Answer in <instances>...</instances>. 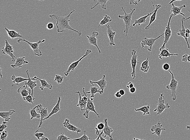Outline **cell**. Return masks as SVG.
<instances>
[{
    "instance_id": "cell-1",
    "label": "cell",
    "mask_w": 190,
    "mask_h": 140,
    "mask_svg": "<svg viewBox=\"0 0 190 140\" xmlns=\"http://www.w3.org/2000/svg\"><path fill=\"white\" fill-rule=\"evenodd\" d=\"M75 12V10H73L70 12V13L67 16H62L60 17L55 14L49 15V17L53 20L56 21V26L57 28V32L62 33L67 31H71L77 33L79 36L82 35V32L80 31H78L74 29L70 25V17L71 14Z\"/></svg>"
},
{
    "instance_id": "cell-2",
    "label": "cell",
    "mask_w": 190,
    "mask_h": 140,
    "mask_svg": "<svg viewBox=\"0 0 190 140\" xmlns=\"http://www.w3.org/2000/svg\"><path fill=\"white\" fill-rule=\"evenodd\" d=\"M122 10L124 11L125 14L123 16H121V15H119L118 16V17L119 18L123 19L124 21L125 22V31H124V32L125 33V37H126L127 36L128 31H129V29L130 28L131 25L132 21V16H133V13H134L135 10H136V9H131V12L129 13H126V11H125L123 7H122Z\"/></svg>"
},
{
    "instance_id": "cell-3",
    "label": "cell",
    "mask_w": 190,
    "mask_h": 140,
    "mask_svg": "<svg viewBox=\"0 0 190 140\" xmlns=\"http://www.w3.org/2000/svg\"><path fill=\"white\" fill-rule=\"evenodd\" d=\"M169 72L172 75V79L170 83L168 85L166 86V89L171 90V97L173 101H176L177 98V89L178 86V82L175 79L174 75L173 72L170 70H169Z\"/></svg>"
},
{
    "instance_id": "cell-4",
    "label": "cell",
    "mask_w": 190,
    "mask_h": 140,
    "mask_svg": "<svg viewBox=\"0 0 190 140\" xmlns=\"http://www.w3.org/2000/svg\"><path fill=\"white\" fill-rule=\"evenodd\" d=\"M21 41H24L30 45V47H31L34 53H35V56H39V57H41L42 56V52L39 49V45L40 44L44 42L45 41V39L39 40L38 42H29L28 41L26 40V39H22V38H20L17 41L18 43H20Z\"/></svg>"
},
{
    "instance_id": "cell-5",
    "label": "cell",
    "mask_w": 190,
    "mask_h": 140,
    "mask_svg": "<svg viewBox=\"0 0 190 140\" xmlns=\"http://www.w3.org/2000/svg\"><path fill=\"white\" fill-rule=\"evenodd\" d=\"M164 98L165 97L163 94H161L158 101L157 108L154 110V112H157V116L161 115L165 109H169L170 108V105L168 104H165L164 100L163 99V98Z\"/></svg>"
},
{
    "instance_id": "cell-6",
    "label": "cell",
    "mask_w": 190,
    "mask_h": 140,
    "mask_svg": "<svg viewBox=\"0 0 190 140\" xmlns=\"http://www.w3.org/2000/svg\"><path fill=\"white\" fill-rule=\"evenodd\" d=\"M173 17V14L172 13L170 15V17H169L168 22L167 24V25L166 27V30L165 31V37H164V42L163 45H162V47L160 48L159 51L162 50L164 48L166 47V44L168 42L169 39L172 36V31L171 28L170 27V22L171 21L172 18Z\"/></svg>"
},
{
    "instance_id": "cell-7",
    "label": "cell",
    "mask_w": 190,
    "mask_h": 140,
    "mask_svg": "<svg viewBox=\"0 0 190 140\" xmlns=\"http://www.w3.org/2000/svg\"><path fill=\"white\" fill-rule=\"evenodd\" d=\"M164 32L162 34V35L158 36L156 38H148L147 37H144L143 38L141 42V47L144 48L145 46H148V50L149 51L151 52L152 51V47L153 46L154 44L155 43L156 41L158 40L162 36L164 35Z\"/></svg>"
},
{
    "instance_id": "cell-8",
    "label": "cell",
    "mask_w": 190,
    "mask_h": 140,
    "mask_svg": "<svg viewBox=\"0 0 190 140\" xmlns=\"http://www.w3.org/2000/svg\"><path fill=\"white\" fill-rule=\"evenodd\" d=\"M91 53V51L89 50V49H87V50H86V53H85V54L81 58H80L78 61H74V62H73L72 64H70L68 70H67L65 72H64V74L65 76H68L70 72H74V71H75V69L77 68V67L78 66L80 62L82 61V60H83L84 58H85V57H86L87 56H89V55Z\"/></svg>"
},
{
    "instance_id": "cell-9",
    "label": "cell",
    "mask_w": 190,
    "mask_h": 140,
    "mask_svg": "<svg viewBox=\"0 0 190 140\" xmlns=\"http://www.w3.org/2000/svg\"><path fill=\"white\" fill-rule=\"evenodd\" d=\"M93 98H89L88 97V100L87 104L86 109H85V112L83 114V116L85 117V118L87 119H89V113L90 112H93L96 114L98 118H100V115L98 113L96 112L94 104Z\"/></svg>"
},
{
    "instance_id": "cell-10",
    "label": "cell",
    "mask_w": 190,
    "mask_h": 140,
    "mask_svg": "<svg viewBox=\"0 0 190 140\" xmlns=\"http://www.w3.org/2000/svg\"><path fill=\"white\" fill-rule=\"evenodd\" d=\"M13 46L11 45L7 40H5V46L3 47L2 52L3 55H8L10 56L12 61L15 62L16 61V58L13 54Z\"/></svg>"
},
{
    "instance_id": "cell-11",
    "label": "cell",
    "mask_w": 190,
    "mask_h": 140,
    "mask_svg": "<svg viewBox=\"0 0 190 140\" xmlns=\"http://www.w3.org/2000/svg\"><path fill=\"white\" fill-rule=\"evenodd\" d=\"M136 51L134 50H132L131 55L132 57L131 60V63L132 68V72L131 73V75L132 78L133 79H135L136 78V68L137 64H139L140 62L137 61V55Z\"/></svg>"
},
{
    "instance_id": "cell-12",
    "label": "cell",
    "mask_w": 190,
    "mask_h": 140,
    "mask_svg": "<svg viewBox=\"0 0 190 140\" xmlns=\"http://www.w3.org/2000/svg\"><path fill=\"white\" fill-rule=\"evenodd\" d=\"M38 105V108H37V109H38L39 113L41 115L40 123L39 126L38 130V131H39V128L42 127L43 123V119H44L45 118L49 116V112H48V109L47 108H43L42 104H39Z\"/></svg>"
},
{
    "instance_id": "cell-13",
    "label": "cell",
    "mask_w": 190,
    "mask_h": 140,
    "mask_svg": "<svg viewBox=\"0 0 190 140\" xmlns=\"http://www.w3.org/2000/svg\"><path fill=\"white\" fill-rule=\"evenodd\" d=\"M99 34H99L98 32H97V31H93V33H92L91 36H89L87 35L86 37L88 38V40H89V42L90 44L96 46L98 50L99 53H100V54H101V51H100L98 45L97 38V37L98 36Z\"/></svg>"
},
{
    "instance_id": "cell-14",
    "label": "cell",
    "mask_w": 190,
    "mask_h": 140,
    "mask_svg": "<svg viewBox=\"0 0 190 140\" xmlns=\"http://www.w3.org/2000/svg\"><path fill=\"white\" fill-rule=\"evenodd\" d=\"M26 73H27V75H28V80H27V82H26L25 83V85L28 88H29L30 89H31V95L33 97V90L34 88L38 86L37 82H36L35 80H38L35 79L34 78H32V79L30 78L29 75L28 70H27L26 71Z\"/></svg>"
},
{
    "instance_id": "cell-15",
    "label": "cell",
    "mask_w": 190,
    "mask_h": 140,
    "mask_svg": "<svg viewBox=\"0 0 190 140\" xmlns=\"http://www.w3.org/2000/svg\"><path fill=\"white\" fill-rule=\"evenodd\" d=\"M166 129L162 128V125L159 121L156 124L153 126L151 128V131L152 132V134H156L157 136H161L162 130H166Z\"/></svg>"
},
{
    "instance_id": "cell-16",
    "label": "cell",
    "mask_w": 190,
    "mask_h": 140,
    "mask_svg": "<svg viewBox=\"0 0 190 140\" xmlns=\"http://www.w3.org/2000/svg\"><path fill=\"white\" fill-rule=\"evenodd\" d=\"M107 118L104 119V124L105 127L103 131L104 132V138H105L106 137H108L110 138V140H111L113 139V138L112 136L111 135V133L113 132L112 128L110 127L107 123Z\"/></svg>"
},
{
    "instance_id": "cell-17",
    "label": "cell",
    "mask_w": 190,
    "mask_h": 140,
    "mask_svg": "<svg viewBox=\"0 0 190 140\" xmlns=\"http://www.w3.org/2000/svg\"><path fill=\"white\" fill-rule=\"evenodd\" d=\"M63 124L64 127H65L66 128L68 129L70 131H72L73 132H76L78 135L79 134H78L79 133H81L82 132V130L79 128L75 127V126L70 123L69 119H65Z\"/></svg>"
},
{
    "instance_id": "cell-18",
    "label": "cell",
    "mask_w": 190,
    "mask_h": 140,
    "mask_svg": "<svg viewBox=\"0 0 190 140\" xmlns=\"http://www.w3.org/2000/svg\"><path fill=\"white\" fill-rule=\"evenodd\" d=\"M107 27V34L108 38L110 40V45L111 46H115L116 45L115 42H114V37L116 35L115 31H113V29L111 26L108 25L106 26Z\"/></svg>"
},
{
    "instance_id": "cell-19",
    "label": "cell",
    "mask_w": 190,
    "mask_h": 140,
    "mask_svg": "<svg viewBox=\"0 0 190 140\" xmlns=\"http://www.w3.org/2000/svg\"><path fill=\"white\" fill-rule=\"evenodd\" d=\"M162 5L160 4H158L155 5V11L153 12V13L152 15H151V18H150V20L148 26L145 27L146 30H148L150 29V28H151V25L155 22L156 20V15L157 11L160 8L162 7Z\"/></svg>"
},
{
    "instance_id": "cell-20",
    "label": "cell",
    "mask_w": 190,
    "mask_h": 140,
    "mask_svg": "<svg viewBox=\"0 0 190 140\" xmlns=\"http://www.w3.org/2000/svg\"><path fill=\"white\" fill-rule=\"evenodd\" d=\"M172 8L171 9L170 12H172L173 15V17H175L177 15H181L182 16H185V15L181 12L182 9L183 8L186 7V5L184 4L182 6L180 7H176L175 6L174 3H172Z\"/></svg>"
},
{
    "instance_id": "cell-21",
    "label": "cell",
    "mask_w": 190,
    "mask_h": 140,
    "mask_svg": "<svg viewBox=\"0 0 190 140\" xmlns=\"http://www.w3.org/2000/svg\"><path fill=\"white\" fill-rule=\"evenodd\" d=\"M184 22H185V18L182 17L181 20L182 22V27L179 30V31L178 33H177V35L179 36H182L183 38H184L186 42H187V46L188 49H190V46L189 43L188 42V38H187L185 36L186 33V29L184 26Z\"/></svg>"
},
{
    "instance_id": "cell-22",
    "label": "cell",
    "mask_w": 190,
    "mask_h": 140,
    "mask_svg": "<svg viewBox=\"0 0 190 140\" xmlns=\"http://www.w3.org/2000/svg\"><path fill=\"white\" fill-rule=\"evenodd\" d=\"M105 75H103L102 78L100 80L97 81H93L90 80V83L91 84H93V85L94 84L98 85L100 86V89H101L103 93H104V89L107 87V82L105 80Z\"/></svg>"
},
{
    "instance_id": "cell-23",
    "label": "cell",
    "mask_w": 190,
    "mask_h": 140,
    "mask_svg": "<svg viewBox=\"0 0 190 140\" xmlns=\"http://www.w3.org/2000/svg\"><path fill=\"white\" fill-rule=\"evenodd\" d=\"M61 98L60 96H59L58 97V101H57V104H56L55 106L54 107L53 109H52L51 112L49 114V116L45 118L44 119H43V121H44L45 120H48L51 118L52 116L55 114H56L59 112L61 109V107H60V102L61 101Z\"/></svg>"
},
{
    "instance_id": "cell-24",
    "label": "cell",
    "mask_w": 190,
    "mask_h": 140,
    "mask_svg": "<svg viewBox=\"0 0 190 140\" xmlns=\"http://www.w3.org/2000/svg\"><path fill=\"white\" fill-rule=\"evenodd\" d=\"M25 57H20L16 59V62L14 64H12L11 66L12 68H21L24 64H28V61H25Z\"/></svg>"
},
{
    "instance_id": "cell-25",
    "label": "cell",
    "mask_w": 190,
    "mask_h": 140,
    "mask_svg": "<svg viewBox=\"0 0 190 140\" xmlns=\"http://www.w3.org/2000/svg\"><path fill=\"white\" fill-rule=\"evenodd\" d=\"M178 56L179 55L177 54H172V53H169L168 49L165 47L162 50L160 51V53L158 56H159V58L161 60H162L164 57H170L171 56Z\"/></svg>"
},
{
    "instance_id": "cell-26",
    "label": "cell",
    "mask_w": 190,
    "mask_h": 140,
    "mask_svg": "<svg viewBox=\"0 0 190 140\" xmlns=\"http://www.w3.org/2000/svg\"><path fill=\"white\" fill-rule=\"evenodd\" d=\"M5 29L7 32L9 38H11L13 40H14L15 38H22L23 37V35H21L19 33L16 32L14 30H9L6 27H5Z\"/></svg>"
},
{
    "instance_id": "cell-27",
    "label": "cell",
    "mask_w": 190,
    "mask_h": 140,
    "mask_svg": "<svg viewBox=\"0 0 190 140\" xmlns=\"http://www.w3.org/2000/svg\"><path fill=\"white\" fill-rule=\"evenodd\" d=\"M99 93L100 94H102L103 91L100 89H99L96 86H93L90 87V90L89 92H87V94H91L90 98H94L96 97L95 94L96 93Z\"/></svg>"
},
{
    "instance_id": "cell-28",
    "label": "cell",
    "mask_w": 190,
    "mask_h": 140,
    "mask_svg": "<svg viewBox=\"0 0 190 140\" xmlns=\"http://www.w3.org/2000/svg\"><path fill=\"white\" fill-rule=\"evenodd\" d=\"M34 78L35 79H38V80H39L40 81L41 86L39 87V88L41 89V90H43L45 88H47L49 89L50 90H52L53 89V86H52V84H49L48 83L45 79H41L36 76H34Z\"/></svg>"
},
{
    "instance_id": "cell-29",
    "label": "cell",
    "mask_w": 190,
    "mask_h": 140,
    "mask_svg": "<svg viewBox=\"0 0 190 140\" xmlns=\"http://www.w3.org/2000/svg\"><path fill=\"white\" fill-rule=\"evenodd\" d=\"M28 87L26 86L25 85L22 87L19 88L18 90V93H20V94L22 96V97H24L28 96L30 94H31V89H29V90H27V89Z\"/></svg>"
},
{
    "instance_id": "cell-30",
    "label": "cell",
    "mask_w": 190,
    "mask_h": 140,
    "mask_svg": "<svg viewBox=\"0 0 190 140\" xmlns=\"http://www.w3.org/2000/svg\"><path fill=\"white\" fill-rule=\"evenodd\" d=\"M16 112L14 110L12 109L8 112H0V116L6 121L9 122L11 119L10 116Z\"/></svg>"
},
{
    "instance_id": "cell-31",
    "label": "cell",
    "mask_w": 190,
    "mask_h": 140,
    "mask_svg": "<svg viewBox=\"0 0 190 140\" xmlns=\"http://www.w3.org/2000/svg\"><path fill=\"white\" fill-rule=\"evenodd\" d=\"M153 12L152 13H148L147 15H146L145 16H143L140 18L138 19V20H135V22L134 24H133V27H135L136 25H138V26H140L141 24H145L146 22V20L147 18L149 16H151V15L152 14Z\"/></svg>"
},
{
    "instance_id": "cell-32",
    "label": "cell",
    "mask_w": 190,
    "mask_h": 140,
    "mask_svg": "<svg viewBox=\"0 0 190 140\" xmlns=\"http://www.w3.org/2000/svg\"><path fill=\"white\" fill-rule=\"evenodd\" d=\"M149 57L148 56L146 60L143 61L141 63V67H140V70L144 73L148 72L150 69V66L149 65Z\"/></svg>"
},
{
    "instance_id": "cell-33",
    "label": "cell",
    "mask_w": 190,
    "mask_h": 140,
    "mask_svg": "<svg viewBox=\"0 0 190 140\" xmlns=\"http://www.w3.org/2000/svg\"><path fill=\"white\" fill-rule=\"evenodd\" d=\"M150 107L149 105H146V106H144L141 107V108H135V111L136 112H142L143 113V115L145 116V115H148L150 114Z\"/></svg>"
},
{
    "instance_id": "cell-34",
    "label": "cell",
    "mask_w": 190,
    "mask_h": 140,
    "mask_svg": "<svg viewBox=\"0 0 190 140\" xmlns=\"http://www.w3.org/2000/svg\"><path fill=\"white\" fill-rule=\"evenodd\" d=\"M11 79L13 80L12 82L13 83L16 84L17 85H19V84L20 83L26 81L28 80V79H26V78L22 77L20 76L16 77L14 74H13Z\"/></svg>"
},
{
    "instance_id": "cell-35",
    "label": "cell",
    "mask_w": 190,
    "mask_h": 140,
    "mask_svg": "<svg viewBox=\"0 0 190 140\" xmlns=\"http://www.w3.org/2000/svg\"><path fill=\"white\" fill-rule=\"evenodd\" d=\"M75 93H78V94H79V102H78V105H77V107H80L81 110L82 111L85 110L86 108L87 104L84 102L82 101V97L81 96L80 91H76L75 92Z\"/></svg>"
},
{
    "instance_id": "cell-36",
    "label": "cell",
    "mask_w": 190,
    "mask_h": 140,
    "mask_svg": "<svg viewBox=\"0 0 190 140\" xmlns=\"http://www.w3.org/2000/svg\"><path fill=\"white\" fill-rule=\"evenodd\" d=\"M38 105L32 108L30 110V113L31 114V120H32L34 118H41L40 114L38 113L36 111V109L38 108Z\"/></svg>"
},
{
    "instance_id": "cell-37",
    "label": "cell",
    "mask_w": 190,
    "mask_h": 140,
    "mask_svg": "<svg viewBox=\"0 0 190 140\" xmlns=\"http://www.w3.org/2000/svg\"><path fill=\"white\" fill-rule=\"evenodd\" d=\"M110 0H97V3L94 6L92 7L91 9H93L98 5H101V8L104 10L107 9L106 3Z\"/></svg>"
},
{
    "instance_id": "cell-38",
    "label": "cell",
    "mask_w": 190,
    "mask_h": 140,
    "mask_svg": "<svg viewBox=\"0 0 190 140\" xmlns=\"http://www.w3.org/2000/svg\"><path fill=\"white\" fill-rule=\"evenodd\" d=\"M111 21H112V19L111 18L110 16L107 15H105L104 19L100 22V25H99V27H98V29L100 27V26H104L105 25L107 24V23L110 22H111Z\"/></svg>"
},
{
    "instance_id": "cell-39",
    "label": "cell",
    "mask_w": 190,
    "mask_h": 140,
    "mask_svg": "<svg viewBox=\"0 0 190 140\" xmlns=\"http://www.w3.org/2000/svg\"><path fill=\"white\" fill-rule=\"evenodd\" d=\"M23 100L25 101L26 102L29 103L30 104H33V101L35 99V98L34 97H33L31 95V94H30L28 95L23 97Z\"/></svg>"
},
{
    "instance_id": "cell-40",
    "label": "cell",
    "mask_w": 190,
    "mask_h": 140,
    "mask_svg": "<svg viewBox=\"0 0 190 140\" xmlns=\"http://www.w3.org/2000/svg\"><path fill=\"white\" fill-rule=\"evenodd\" d=\"M95 129L96 130V134H97V135L98 136V137L97 138H96V139L95 140H106V139H105V138L104 137H103L102 136V135L103 134H104V132H103V130H102L101 133H100V132H99L100 130L98 129V128L97 127H96Z\"/></svg>"
},
{
    "instance_id": "cell-41",
    "label": "cell",
    "mask_w": 190,
    "mask_h": 140,
    "mask_svg": "<svg viewBox=\"0 0 190 140\" xmlns=\"http://www.w3.org/2000/svg\"><path fill=\"white\" fill-rule=\"evenodd\" d=\"M64 77L59 75H56L55 77L54 81L57 82L58 84H60L63 82Z\"/></svg>"
},
{
    "instance_id": "cell-42",
    "label": "cell",
    "mask_w": 190,
    "mask_h": 140,
    "mask_svg": "<svg viewBox=\"0 0 190 140\" xmlns=\"http://www.w3.org/2000/svg\"><path fill=\"white\" fill-rule=\"evenodd\" d=\"M8 132L6 130L1 132L0 133V138L1 140H6L8 136Z\"/></svg>"
},
{
    "instance_id": "cell-43",
    "label": "cell",
    "mask_w": 190,
    "mask_h": 140,
    "mask_svg": "<svg viewBox=\"0 0 190 140\" xmlns=\"http://www.w3.org/2000/svg\"><path fill=\"white\" fill-rule=\"evenodd\" d=\"M182 61L184 62L190 63V55L185 54L183 55L182 57Z\"/></svg>"
},
{
    "instance_id": "cell-44",
    "label": "cell",
    "mask_w": 190,
    "mask_h": 140,
    "mask_svg": "<svg viewBox=\"0 0 190 140\" xmlns=\"http://www.w3.org/2000/svg\"><path fill=\"white\" fill-rule=\"evenodd\" d=\"M86 130L84 131V134L82 137H80V138H75V139H74V140H89L90 139V138L89 137H88L86 135Z\"/></svg>"
},
{
    "instance_id": "cell-45",
    "label": "cell",
    "mask_w": 190,
    "mask_h": 140,
    "mask_svg": "<svg viewBox=\"0 0 190 140\" xmlns=\"http://www.w3.org/2000/svg\"><path fill=\"white\" fill-rule=\"evenodd\" d=\"M57 139L58 140H71V138H69V137L66 136L64 135V133H61L60 135L58 137H57Z\"/></svg>"
},
{
    "instance_id": "cell-46",
    "label": "cell",
    "mask_w": 190,
    "mask_h": 140,
    "mask_svg": "<svg viewBox=\"0 0 190 140\" xmlns=\"http://www.w3.org/2000/svg\"><path fill=\"white\" fill-rule=\"evenodd\" d=\"M7 124V121H6L5 120L3 122L2 124L0 126V132H1L4 131V130L5 129L8 127Z\"/></svg>"
},
{
    "instance_id": "cell-47",
    "label": "cell",
    "mask_w": 190,
    "mask_h": 140,
    "mask_svg": "<svg viewBox=\"0 0 190 140\" xmlns=\"http://www.w3.org/2000/svg\"><path fill=\"white\" fill-rule=\"evenodd\" d=\"M34 135L38 138V139L39 140L41 138H42L44 136V133L39 132V131L37 130L35 131Z\"/></svg>"
},
{
    "instance_id": "cell-48",
    "label": "cell",
    "mask_w": 190,
    "mask_h": 140,
    "mask_svg": "<svg viewBox=\"0 0 190 140\" xmlns=\"http://www.w3.org/2000/svg\"><path fill=\"white\" fill-rule=\"evenodd\" d=\"M96 127L100 131H102L104 128L105 124L102 123H97Z\"/></svg>"
},
{
    "instance_id": "cell-49",
    "label": "cell",
    "mask_w": 190,
    "mask_h": 140,
    "mask_svg": "<svg viewBox=\"0 0 190 140\" xmlns=\"http://www.w3.org/2000/svg\"><path fill=\"white\" fill-rule=\"evenodd\" d=\"M170 68V65L167 63H165L162 66V70L165 71H168Z\"/></svg>"
},
{
    "instance_id": "cell-50",
    "label": "cell",
    "mask_w": 190,
    "mask_h": 140,
    "mask_svg": "<svg viewBox=\"0 0 190 140\" xmlns=\"http://www.w3.org/2000/svg\"><path fill=\"white\" fill-rule=\"evenodd\" d=\"M142 0H130V5H138L139 2H140Z\"/></svg>"
},
{
    "instance_id": "cell-51",
    "label": "cell",
    "mask_w": 190,
    "mask_h": 140,
    "mask_svg": "<svg viewBox=\"0 0 190 140\" xmlns=\"http://www.w3.org/2000/svg\"><path fill=\"white\" fill-rule=\"evenodd\" d=\"M54 27V25L53 23L51 22L48 23L46 25L47 28L49 30L53 29Z\"/></svg>"
},
{
    "instance_id": "cell-52",
    "label": "cell",
    "mask_w": 190,
    "mask_h": 140,
    "mask_svg": "<svg viewBox=\"0 0 190 140\" xmlns=\"http://www.w3.org/2000/svg\"><path fill=\"white\" fill-rule=\"evenodd\" d=\"M133 87H134V84L133 82H128L127 85H126V87H127L128 89H129Z\"/></svg>"
},
{
    "instance_id": "cell-53",
    "label": "cell",
    "mask_w": 190,
    "mask_h": 140,
    "mask_svg": "<svg viewBox=\"0 0 190 140\" xmlns=\"http://www.w3.org/2000/svg\"><path fill=\"white\" fill-rule=\"evenodd\" d=\"M114 96L116 97L117 98H120L122 97V95L120 93L119 91H117L116 93L114 94Z\"/></svg>"
},
{
    "instance_id": "cell-54",
    "label": "cell",
    "mask_w": 190,
    "mask_h": 140,
    "mask_svg": "<svg viewBox=\"0 0 190 140\" xmlns=\"http://www.w3.org/2000/svg\"><path fill=\"white\" fill-rule=\"evenodd\" d=\"M136 87H132L131 88L129 89V92L131 93H134L136 92Z\"/></svg>"
},
{
    "instance_id": "cell-55",
    "label": "cell",
    "mask_w": 190,
    "mask_h": 140,
    "mask_svg": "<svg viewBox=\"0 0 190 140\" xmlns=\"http://www.w3.org/2000/svg\"><path fill=\"white\" fill-rule=\"evenodd\" d=\"M119 92L120 93V94H121V95L123 96L125 94V91L123 89H121L119 90Z\"/></svg>"
},
{
    "instance_id": "cell-56",
    "label": "cell",
    "mask_w": 190,
    "mask_h": 140,
    "mask_svg": "<svg viewBox=\"0 0 190 140\" xmlns=\"http://www.w3.org/2000/svg\"><path fill=\"white\" fill-rule=\"evenodd\" d=\"M184 1V0H172V1L169 2V5H170V4L173 3V2H175V1Z\"/></svg>"
},
{
    "instance_id": "cell-57",
    "label": "cell",
    "mask_w": 190,
    "mask_h": 140,
    "mask_svg": "<svg viewBox=\"0 0 190 140\" xmlns=\"http://www.w3.org/2000/svg\"><path fill=\"white\" fill-rule=\"evenodd\" d=\"M41 140H49V138H47V137H45L44 136V137H43L42 138H40Z\"/></svg>"
},
{
    "instance_id": "cell-58",
    "label": "cell",
    "mask_w": 190,
    "mask_h": 140,
    "mask_svg": "<svg viewBox=\"0 0 190 140\" xmlns=\"http://www.w3.org/2000/svg\"><path fill=\"white\" fill-rule=\"evenodd\" d=\"M185 36L187 38H189L190 36V34L187 33H186Z\"/></svg>"
},
{
    "instance_id": "cell-59",
    "label": "cell",
    "mask_w": 190,
    "mask_h": 140,
    "mask_svg": "<svg viewBox=\"0 0 190 140\" xmlns=\"http://www.w3.org/2000/svg\"><path fill=\"white\" fill-rule=\"evenodd\" d=\"M186 31V33H187L190 34V30L189 29H187Z\"/></svg>"
},
{
    "instance_id": "cell-60",
    "label": "cell",
    "mask_w": 190,
    "mask_h": 140,
    "mask_svg": "<svg viewBox=\"0 0 190 140\" xmlns=\"http://www.w3.org/2000/svg\"><path fill=\"white\" fill-rule=\"evenodd\" d=\"M188 12H189V13H190V11L189 10H188ZM189 19H190V16H189V17H187V18L185 19V22L186 21L189 20Z\"/></svg>"
},
{
    "instance_id": "cell-61",
    "label": "cell",
    "mask_w": 190,
    "mask_h": 140,
    "mask_svg": "<svg viewBox=\"0 0 190 140\" xmlns=\"http://www.w3.org/2000/svg\"><path fill=\"white\" fill-rule=\"evenodd\" d=\"M1 79H2V76H3V75H2V68H1Z\"/></svg>"
},
{
    "instance_id": "cell-62",
    "label": "cell",
    "mask_w": 190,
    "mask_h": 140,
    "mask_svg": "<svg viewBox=\"0 0 190 140\" xmlns=\"http://www.w3.org/2000/svg\"><path fill=\"white\" fill-rule=\"evenodd\" d=\"M150 1H151V2H152V6L153 7H155V5H154L153 2V1H152V0H150Z\"/></svg>"
},
{
    "instance_id": "cell-63",
    "label": "cell",
    "mask_w": 190,
    "mask_h": 140,
    "mask_svg": "<svg viewBox=\"0 0 190 140\" xmlns=\"http://www.w3.org/2000/svg\"><path fill=\"white\" fill-rule=\"evenodd\" d=\"M187 129L190 130V126H187Z\"/></svg>"
},
{
    "instance_id": "cell-64",
    "label": "cell",
    "mask_w": 190,
    "mask_h": 140,
    "mask_svg": "<svg viewBox=\"0 0 190 140\" xmlns=\"http://www.w3.org/2000/svg\"><path fill=\"white\" fill-rule=\"evenodd\" d=\"M38 1H45V0H38Z\"/></svg>"
}]
</instances>
